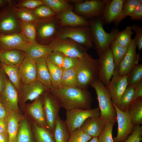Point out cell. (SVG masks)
<instances>
[{
	"instance_id": "24",
	"label": "cell",
	"mask_w": 142,
	"mask_h": 142,
	"mask_svg": "<svg viewBox=\"0 0 142 142\" xmlns=\"http://www.w3.org/2000/svg\"><path fill=\"white\" fill-rule=\"evenodd\" d=\"M36 65L37 80L40 82L48 90L53 88L46 58H39L34 59Z\"/></svg>"
},
{
	"instance_id": "60",
	"label": "cell",
	"mask_w": 142,
	"mask_h": 142,
	"mask_svg": "<svg viewBox=\"0 0 142 142\" xmlns=\"http://www.w3.org/2000/svg\"><path fill=\"white\" fill-rule=\"evenodd\" d=\"M0 54H1V53L0 52Z\"/></svg>"
},
{
	"instance_id": "15",
	"label": "cell",
	"mask_w": 142,
	"mask_h": 142,
	"mask_svg": "<svg viewBox=\"0 0 142 142\" xmlns=\"http://www.w3.org/2000/svg\"><path fill=\"white\" fill-rule=\"evenodd\" d=\"M55 17L58 21L60 28L89 26L88 20L75 13L73 7L71 4Z\"/></svg>"
},
{
	"instance_id": "40",
	"label": "cell",
	"mask_w": 142,
	"mask_h": 142,
	"mask_svg": "<svg viewBox=\"0 0 142 142\" xmlns=\"http://www.w3.org/2000/svg\"><path fill=\"white\" fill-rule=\"evenodd\" d=\"M44 4L47 6L57 15L64 11L70 4L66 0H43Z\"/></svg>"
},
{
	"instance_id": "44",
	"label": "cell",
	"mask_w": 142,
	"mask_h": 142,
	"mask_svg": "<svg viewBox=\"0 0 142 142\" xmlns=\"http://www.w3.org/2000/svg\"><path fill=\"white\" fill-rule=\"evenodd\" d=\"M44 4L43 0H19L16 1L15 7L33 10Z\"/></svg>"
},
{
	"instance_id": "18",
	"label": "cell",
	"mask_w": 142,
	"mask_h": 142,
	"mask_svg": "<svg viewBox=\"0 0 142 142\" xmlns=\"http://www.w3.org/2000/svg\"><path fill=\"white\" fill-rule=\"evenodd\" d=\"M136 48L134 38L132 39L126 53L119 65L118 72L120 75H128L134 66L138 63L139 55L136 52Z\"/></svg>"
},
{
	"instance_id": "29",
	"label": "cell",
	"mask_w": 142,
	"mask_h": 142,
	"mask_svg": "<svg viewBox=\"0 0 142 142\" xmlns=\"http://www.w3.org/2000/svg\"><path fill=\"white\" fill-rule=\"evenodd\" d=\"M53 135L55 142H68L70 134L65 121L58 116L56 121Z\"/></svg>"
},
{
	"instance_id": "3",
	"label": "cell",
	"mask_w": 142,
	"mask_h": 142,
	"mask_svg": "<svg viewBox=\"0 0 142 142\" xmlns=\"http://www.w3.org/2000/svg\"><path fill=\"white\" fill-rule=\"evenodd\" d=\"M75 68L77 74L78 87L88 90L90 85L99 79L98 59L93 58L87 53L78 58Z\"/></svg>"
},
{
	"instance_id": "56",
	"label": "cell",
	"mask_w": 142,
	"mask_h": 142,
	"mask_svg": "<svg viewBox=\"0 0 142 142\" xmlns=\"http://www.w3.org/2000/svg\"><path fill=\"white\" fill-rule=\"evenodd\" d=\"M0 142H9L8 135L0 133Z\"/></svg>"
},
{
	"instance_id": "2",
	"label": "cell",
	"mask_w": 142,
	"mask_h": 142,
	"mask_svg": "<svg viewBox=\"0 0 142 142\" xmlns=\"http://www.w3.org/2000/svg\"><path fill=\"white\" fill-rule=\"evenodd\" d=\"M88 20L94 47L99 57L110 47L120 32L118 28L115 27L110 33L106 32L103 28L104 23L102 17H95Z\"/></svg>"
},
{
	"instance_id": "10",
	"label": "cell",
	"mask_w": 142,
	"mask_h": 142,
	"mask_svg": "<svg viewBox=\"0 0 142 142\" xmlns=\"http://www.w3.org/2000/svg\"><path fill=\"white\" fill-rule=\"evenodd\" d=\"M65 121L70 134L80 128L85 121L92 117H99L100 111L99 107L89 109H75L66 111Z\"/></svg>"
},
{
	"instance_id": "34",
	"label": "cell",
	"mask_w": 142,
	"mask_h": 142,
	"mask_svg": "<svg viewBox=\"0 0 142 142\" xmlns=\"http://www.w3.org/2000/svg\"><path fill=\"white\" fill-rule=\"evenodd\" d=\"M135 88L133 86H128L118 102L114 104L119 110L127 111L133 101Z\"/></svg>"
},
{
	"instance_id": "27",
	"label": "cell",
	"mask_w": 142,
	"mask_h": 142,
	"mask_svg": "<svg viewBox=\"0 0 142 142\" xmlns=\"http://www.w3.org/2000/svg\"><path fill=\"white\" fill-rule=\"evenodd\" d=\"M7 118L9 142H15L19 123L23 116L20 113L13 112L7 114Z\"/></svg>"
},
{
	"instance_id": "6",
	"label": "cell",
	"mask_w": 142,
	"mask_h": 142,
	"mask_svg": "<svg viewBox=\"0 0 142 142\" xmlns=\"http://www.w3.org/2000/svg\"><path fill=\"white\" fill-rule=\"evenodd\" d=\"M16 1L9 0L6 6L0 8V34L20 33L19 21L13 9Z\"/></svg>"
},
{
	"instance_id": "23",
	"label": "cell",
	"mask_w": 142,
	"mask_h": 142,
	"mask_svg": "<svg viewBox=\"0 0 142 142\" xmlns=\"http://www.w3.org/2000/svg\"><path fill=\"white\" fill-rule=\"evenodd\" d=\"M42 95L35 100L33 103L29 106L27 111L37 124L41 127L47 129L46 119L42 100Z\"/></svg>"
},
{
	"instance_id": "20",
	"label": "cell",
	"mask_w": 142,
	"mask_h": 142,
	"mask_svg": "<svg viewBox=\"0 0 142 142\" xmlns=\"http://www.w3.org/2000/svg\"><path fill=\"white\" fill-rule=\"evenodd\" d=\"M19 71L23 83H31L37 80L36 62L28 56H26L19 65Z\"/></svg>"
},
{
	"instance_id": "41",
	"label": "cell",
	"mask_w": 142,
	"mask_h": 142,
	"mask_svg": "<svg viewBox=\"0 0 142 142\" xmlns=\"http://www.w3.org/2000/svg\"><path fill=\"white\" fill-rule=\"evenodd\" d=\"M142 81V64L138 63L133 68L128 75V86L136 87Z\"/></svg>"
},
{
	"instance_id": "49",
	"label": "cell",
	"mask_w": 142,
	"mask_h": 142,
	"mask_svg": "<svg viewBox=\"0 0 142 142\" xmlns=\"http://www.w3.org/2000/svg\"><path fill=\"white\" fill-rule=\"evenodd\" d=\"M132 31L135 33V36L134 38L138 53L142 48V28L136 24H134L131 26Z\"/></svg>"
},
{
	"instance_id": "55",
	"label": "cell",
	"mask_w": 142,
	"mask_h": 142,
	"mask_svg": "<svg viewBox=\"0 0 142 142\" xmlns=\"http://www.w3.org/2000/svg\"><path fill=\"white\" fill-rule=\"evenodd\" d=\"M7 115L6 109L0 102V119L7 117Z\"/></svg>"
},
{
	"instance_id": "30",
	"label": "cell",
	"mask_w": 142,
	"mask_h": 142,
	"mask_svg": "<svg viewBox=\"0 0 142 142\" xmlns=\"http://www.w3.org/2000/svg\"><path fill=\"white\" fill-rule=\"evenodd\" d=\"M53 88H62L61 80L63 69L52 63L48 57L46 58Z\"/></svg>"
},
{
	"instance_id": "36",
	"label": "cell",
	"mask_w": 142,
	"mask_h": 142,
	"mask_svg": "<svg viewBox=\"0 0 142 142\" xmlns=\"http://www.w3.org/2000/svg\"><path fill=\"white\" fill-rule=\"evenodd\" d=\"M113 55L115 65V70H118L119 65L125 56L128 47L119 44L115 40L110 47Z\"/></svg>"
},
{
	"instance_id": "19",
	"label": "cell",
	"mask_w": 142,
	"mask_h": 142,
	"mask_svg": "<svg viewBox=\"0 0 142 142\" xmlns=\"http://www.w3.org/2000/svg\"><path fill=\"white\" fill-rule=\"evenodd\" d=\"M47 90L43 85L37 80L31 83L21 84L19 92L22 102L24 104L28 100L37 99Z\"/></svg>"
},
{
	"instance_id": "11",
	"label": "cell",
	"mask_w": 142,
	"mask_h": 142,
	"mask_svg": "<svg viewBox=\"0 0 142 142\" xmlns=\"http://www.w3.org/2000/svg\"><path fill=\"white\" fill-rule=\"evenodd\" d=\"M48 45L53 51L59 52L65 56L73 58H80L87 51L80 44L69 38L56 37Z\"/></svg>"
},
{
	"instance_id": "1",
	"label": "cell",
	"mask_w": 142,
	"mask_h": 142,
	"mask_svg": "<svg viewBox=\"0 0 142 142\" xmlns=\"http://www.w3.org/2000/svg\"><path fill=\"white\" fill-rule=\"evenodd\" d=\"M58 99L62 107L66 111L75 109H91L92 98L88 90L77 87L49 90Z\"/></svg>"
},
{
	"instance_id": "25",
	"label": "cell",
	"mask_w": 142,
	"mask_h": 142,
	"mask_svg": "<svg viewBox=\"0 0 142 142\" xmlns=\"http://www.w3.org/2000/svg\"><path fill=\"white\" fill-rule=\"evenodd\" d=\"M26 55L24 52L21 50H9L1 53L0 62L6 65H19Z\"/></svg>"
},
{
	"instance_id": "28",
	"label": "cell",
	"mask_w": 142,
	"mask_h": 142,
	"mask_svg": "<svg viewBox=\"0 0 142 142\" xmlns=\"http://www.w3.org/2000/svg\"><path fill=\"white\" fill-rule=\"evenodd\" d=\"M134 126L142 123V98L132 101L127 111Z\"/></svg>"
},
{
	"instance_id": "16",
	"label": "cell",
	"mask_w": 142,
	"mask_h": 142,
	"mask_svg": "<svg viewBox=\"0 0 142 142\" xmlns=\"http://www.w3.org/2000/svg\"><path fill=\"white\" fill-rule=\"evenodd\" d=\"M30 44L20 33L7 35L0 34V52L16 49L25 52Z\"/></svg>"
},
{
	"instance_id": "48",
	"label": "cell",
	"mask_w": 142,
	"mask_h": 142,
	"mask_svg": "<svg viewBox=\"0 0 142 142\" xmlns=\"http://www.w3.org/2000/svg\"><path fill=\"white\" fill-rule=\"evenodd\" d=\"M65 55L61 52L53 51L48 56L50 60L54 64L62 68Z\"/></svg>"
},
{
	"instance_id": "9",
	"label": "cell",
	"mask_w": 142,
	"mask_h": 142,
	"mask_svg": "<svg viewBox=\"0 0 142 142\" xmlns=\"http://www.w3.org/2000/svg\"><path fill=\"white\" fill-rule=\"evenodd\" d=\"M36 42L42 45H49L56 37L60 28L55 17L51 19L39 20L36 23Z\"/></svg>"
},
{
	"instance_id": "50",
	"label": "cell",
	"mask_w": 142,
	"mask_h": 142,
	"mask_svg": "<svg viewBox=\"0 0 142 142\" xmlns=\"http://www.w3.org/2000/svg\"><path fill=\"white\" fill-rule=\"evenodd\" d=\"M79 58L65 56L62 66L63 69L75 68Z\"/></svg>"
},
{
	"instance_id": "58",
	"label": "cell",
	"mask_w": 142,
	"mask_h": 142,
	"mask_svg": "<svg viewBox=\"0 0 142 142\" xmlns=\"http://www.w3.org/2000/svg\"><path fill=\"white\" fill-rule=\"evenodd\" d=\"M88 142H99L98 137L92 138Z\"/></svg>"
},
{
	"instance_id": "31",
	"label": "cell",
	"mask_w": 142,
	"mask_h": 142,
	"mask_svg": "<svg viewBox=\"0 0 142 142\" xmlns=\"http://www.w3.org/2000/svg\"><path fill=\"white\" fill-rule=\"evenodd\" d=\"M1 64L6 74L9 77V80L17 90L19 92L21 85V79L19 71V65H7L2 63Z\"/></svg>"
},
{
	"instance_id": "51",
	"label": "cell",
	"mask_w": 142,
	"mask_h": 142,
	"mask_svg": "<svg viewBox=\"0 0 142 142\" xmlns=\"http://www.w3.org/2000/svg\"><path fill=\"white\" fill-rule=\"evenodd\" d=\"M131 20L139 21L142 20V4L138 6L129 15Z\"/></svg>"
},
{
	"instance_id": "22",
	"label": "cell",
	"mask_w": 142,
	"mask_h": 142,
	"mask_svg": "<svg viewBox=\"0 0 142 142\" xmlns=\"http://www.w3.org/2000/svg\"><path fill=\"white\" fill-rule=\"evenodd\" d=\"M105 121L100 117H92L87 118L80 128L92 138L98 137L103 130Z\"/></svg>"
},
{
	"instance_id": "33",
	"label": "cell",
	"mask_w": 142,
	"mask_h": 142,
	"mask_svg": "<svg viewBox=\"0 0 142 142\" xmlns=\"http://www.w3.org/2000/svg\"><path fill=\"white\" fill-rule=\"evenodd\" d=\"M15 142H33L28 123L23 119L20 122Z\"/></svg>"
},
{
	"instance_id": "7",
	"label": "cell",
	"mask_w": 142,
	"mask_h": 142,
	"mask_svg": "<svg viewBox=\"0 0 142 142\" xmlns=\"http://www.w3.org/2000/svg\"><path fill=\"white\" fill-rule=\"evenodd\" d=\"M70 1L74 3V12L87 19L102 17L106 5V0Z\"/></svg>"
},
{
	"instance_id": "38",
	"label": "cell",
	"mask_w": 142,
	"mask_h": 142,
	"mask_svg": "<svg viewBox=\"0 0 142 142\" xmlns=\"http://www.w3.org/2000/svg\"><path fill=\"white\" fill-rule=\"evenodd\" d=\"M61 80L62 88L77 87V78L75 68L63 69Z\"/></svg>"
},
{
	"instance_id": "46",
	"label": "cell",
	"mask_w": 142,
	"mask_h": 142,
	"mask_svg": "<svg viewBox=\"0 0 142 142\" xmlns=\"http://www.w3.org/2000/svg\"><path fill=\"white\" fill-rule=\"evenodd\" d=\"M114 124L113 123H106L103 130L98 137L99 142H114L112 131Z\"/></svg>"
},
{
	"instance_id": "35",
	"label": "cell",
	"mask_w": 142,
	"mask_h": 142,
	"mask_svg": "<svg viewBox=\"0 0 142 142\" xmlns=\"http://www.w3.org/2000/svg\"><path fill=\"white\" fill-rule=\"evenodd\" d=\"M33 131L36 142H55L53 134L47 129L33 124Z\"/></svg>"
},
{
	"instance_id": "26",
	"label": "cell",
	"mask_w": 142,
	"mask_h": 142,
	"mask_svg": "<svg viewBox=\"0 0 142 142\" xmlns=\"http://www.w3.org/2000/svg\"><path fill=\"white\" fill-rule=\"evenodd\" d=\"M53 50L48 45H44L37 42L29 44L26 49V55L35 59L39 58H46Z\"/></svg>"
},
{
	"instance_id": "32",
	"label": "cell",
	"mask_w": 142,
	"mask_h": 142,
	"mask_svg": "<svg viewBox=\"0 0 142 142\" xmlns=\"http://www.w3.org/2000/svg\"><path fill=\"white\" fill-rule=\"evenodd\" d=\"M20 33L30 44L36 43V23L19 21Z\"/></svg>"
},
{
	"instance_id": "8",
	"label": "cell",
	"mask_w": 142,
	"mask_h": 142,
	"mask_svg": "<svg viewBox=\"0 0 142 142\" xmlns=\"http://www.w3.org/2000/svg\"><path fill=\"white\" fill-rule=\"evenodd\" d=\"M42 98L47 129L53 134L56 121L62 107L61 104L57 98L49 90L45 92Z\"/></svg>"
},
{
	"instance_id": "57",
	"label": "cell",
	"mask_w": 142,
	"mask_h": 142,
	"mask_svg": "<svg viewBox=\"0 0 142 142\" xmlns=\"http://www.w3.org/2000/svg\"><path fill=\"white\" fill-rule=\"evenodd\" d=\"M9 0H0V8L6 6L8 3Z\"/></svg>"
},
{
	"instance_id": "13",
	"label": "cell",
	"mask_w": 142,
	"mask_h": 142,
	"mask_svg": "<svg viewBox=\"0 0 142 142\" xmlns=\"http://www.w3.org/2000/svg\"><path fill=\"white\" fill-rule=\"evenodd\" d=\"M113 104L116 111L118 124L117 135L113 138L114 142H123L132 133L134 126L128 112L120 110L114 104Z\"/></svg>"
},
{
	"instance_id": "47",
	"label": "cell",
	"mask_w": 142,
	"mask_h": 142,
	"mask_svg": "<svg viewBox=\"0 0 142 142\" xmlns=\"http://www.w3.org/2000/svg\"><path fill=\"white\" fill-rule=\"evenodd\" d=\"M142 126H134L132 133L123 142H140L142 140Z\"/></svg>"
},
{
	"instance_id": "43",
	"label": "cell",
	"mask_w": 142,
	"mask_h": 142,
	"mask_svg": "<svg viewBox=\"0 0 142 142\" xmlns=\"http://www.w3.org/2000/svg\"><path fill=\"white\" fill-rule=\"evenodd\" d=\"M32 11L39 20L54 18L57 15L55 13L44 4L39 6Z\"/></svg>"
},
{
	"instance_id": "21",
	"label": "cell",
	"mask_w": 142,
	"mask_h": 142,
	"mask_svg": "<svg viewBox=\"0 0 142 142\" xmlns=\"http://www.w3.org/2000/svg\"><path fill=\"white\" fill-rule=\"evenodd\" d=\"M125 0H106V5L102 17L104 24H109L120 15Z\"/></svg>"
},
{
	"instance_id": "14",
	"label": "cell",
	"mask_w": 142,
	"mask_h": 142,
	"mask_svg": "<svg viewBox=\"0 0 142 142\" xmlns=\"http://www.w3.org/2000/svg\"><path fill=\"white\" fill-rule=\"evenodd\" d=\"M18 101L17 90L8 79L5 87L0 93V102L4 107L7 114L13 112L20 113Z\"/></svg>"
},
{
	"instance_id": "4",
	"label": "cell",
	"mask_w": 142,
	"mask_h": 142,
	"mask_svg": "<svg viewBox=\"0 0 142 142\" xmlns=\"http://www.w3.org/2000/svg\"><path fill=\"white\" fill-rule=\"evenodd\" d=\"M95 90L100 111V117L106 123L115 124L116 114L107 87L98 79L90 85Z\"/></svg>"
},
{
	"instance_id": "52",
	"label": "cell",
	"mask_w": 142,
	"mask_h": 142,
	"mask_svg": "<svg viewBox=\"0 0 142 142\" xmlns=\"http://www.w3.org/2000/svg\"><path fill=\"white\" fill-rule=\"evenodd\" d=\"M7 79L6 74L1 66H0V93L6 87Z\"/></svg>"
},
{
	"instance_id": "17",
	"label": "cell",
	"mask_w": 142,
	"mask_h": 142,
	"mask_svg": "<svg viewBox=\"0 0 142 142\" xmlns=\"http://www.w3.org/2000/svg\"><path fill=\"white\" fill-rule=\"evenodd\" d=\"M128 75H121L118 70H115L109 83L106 87L113 103L115 104L119 101L128 86Z\"/></svg>"
},
{
	"instance_id": "39",
	"label": "cell",
	"mask_w": 142,
	"mask_h": 142,
	"mask_svg": "<svg viewBox=\"0 0 142 142\" xmlns=\"http://www.w3.org/2000/svg\"><path fill=\"white\" fill-rule=\"evenodd\" d=\"M13 9L19 22L36 23L39 21L32 10L17 8L14 6Z\"/></svg>"
},
{
	"instance_id": "54",
	"label": "cell",
	"mask_w": 142,
	"mask_h": 142,
	"mask_svg": "<svg viewBox=\"0 0 142 142\" xmlns=\"http://www.w3.org/2000/svg\"><path fill=\"white\" fill-rule=\"evenodd\" d=\"M7 126V116L0 119V133L8 135Z\"/></svg>"
},
{
	"instance_id": "12",
	"label": "cell",
	"mask_w": 142,
	"mask_h": 142,
	"mask_svg": "<svg viewBox=\"0 0 142 142\" xmlns=\"http://www.w3.org/2000/svg\"><path fill=\"white\" fill-rule=\"evenodd\" d=\"M99 57L98 59L99 79L107 87L115 70L113 57L110 47L107 48Z\"/></svg>"
},
{
	"instance_id": "42",
	"label": "cell",
	"mask_w": 142,
	"mask_h": 142,
	"mask_svg": "<svg viewBox=\"0 0 142 142\" xmlns=\"http://www.w3.org/2000/svg\"><path fill=\"white\" fill-rule=\"evenodd\" d=\"M132 31L131 26H127L119 32L115 40L121 45L128 47L131 42V36L134 33Z\"/></svg>"
},
{
	"instance_id": "59",
	"label": "cell",
	"mask_w": 142,
	"mask_h": 142,
	"mask_svg": "<svg viewBox=\"0 0 142 142\" xmlns=\"http://www.w3.org/2000/svg\"><path fill=\"white\" fill-rule=\"evenodd\" d=\"M140 4H142V0H138Z\"/></svg>"
},
{
	"instance_id": "37",
	"label": "cell",
	"mask_w": 142,
	"mask_h": 142,
	"mask_svg": "<svg viewBox=\"0 0 142 142\" xmlns=\"http://www.w3.org/2000/svg\"><path fill=\"white\" fill-rule=\"evenodd\" d=\"M140 4L138 0H125L120 15L113 22L115 26L117 27L123 19L129 16Z\"/></svg>"
},
{
	"instance_id": "5",
	"label": "cell",
	"mask_w": 142,
	"mask_h": 142,
	"mask_svg": "<svg viewBox=\"0 0 142 142\" xmlns=\"http://www.w3.org/2000/svg\"><path fill=\"white\" fill-rule=\"evenodd\" d=\"M56 37L62 39H70L80 44L87 51L93 46L89 26L60 27Z\"/></svg>"
},
{
	"instance_id": "53",
	"label": "cell",
	"mask_w": 142,
	"mask_h": 142,
	"mask_svg": "<svg viewBox=\"0 0 142 142\" xmlns=\"http://www.w3.org/2000/svg\"><path fill=\"white\" fill-rule=\"evenodd\" d=\"M142 98V81L139 83L135 87L133 101Z\"/></svg>"
},
{
	"instance_id": "45",
	"label": "cell",
	"mask_w": 142,
	"mask_h": 142,
	"mask_svg": "<svg viewBox=\"0 0 142 142\" xmlns=\"http://www.w3.org/2000/svg\"><path fill=\"white\" fill-rule=\"evenodd\" d=\"M92 138L80 128L70 134L68 142H88Z\"/></svg>"
}]
</instances>
